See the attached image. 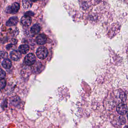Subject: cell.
<instances>
[{
	"label": "cell",
	"instance_id": "cell-5",
	"mask_svg": "<svg viewBox=\"0 0 128 128\" xmlns=\"http://www.w3.org/2000/svg\"><path fill=\"white\" fill-rule=\"evenodd\" d=\"M32 22V18L29 16H24L21 19L22 24L25 26L28 27L30 26Z\"/></svg>",
	"mask_w": 128,
	"mask_h": 128
},
{
	"label": "cell",
	"instance_id": "cell-16",
	"mask_svg": "<svg viewBox=\"0 0 128 128\" xmlns=\"http://www.w3.org/2000/svg\"><path fill=\"white\" fill-rule=\"evenodd\" d=\"M6 80H4V79L0 80V86L1 90L4 89L6 87Z\"/></svg>",
	"mask_w": 128,
	"mask_h": 128
},
{
	"label": "cell",
	"instance_id": "cell-6",
	"mask_svg": "<svg viewBox=\"0 0 128 128\" xmlns=\"http://www.w3.org/2000/svg\"><path fill=\"white\" fill-rule=\"evenodd\" d=\"M22 54L19 51L14 50L11 52L10 54V57L12 60L17 61L21 58Z\"/></svg>",
	"mask_w": 128,
	"mask_h": 128
},
{
	"label": "cell",
	"instance_id": "cell-14",
	"mask_svg": "<svg viewBox=\"0 0 128 128\" xmlns=\"http://www.w3.org/2000/svg\"><path fill=\"white\" fill-rule=\"evenodd\" d=\"M29 30V29H27L26 30L25 32V35L28 37H32L33 36H34L35 35L32 32L30 29V30Z\"/></svg>",
	"mask_w": 128,
	"mask_h": 128
},
{
	"label": "cell",
	"instance_id": "cell-7",
	"mask_svg": "<svg viewBox=\"0 0 128 128\" xmlns=\"http://www.w3.org/2000/svg\"><path fill=\"white\" fill-rule=\"evenodd\" d=\"M36 42L37 44L41 45L44 44L47 42L46 36L44 34H40L36 38Z\"/></svg>",
	"mask_w": 128,
	"mask_h": 128
},
{
	"label": "cell",
	"instance_id": "cell-1",
	"mask_svg": "<svg viewBox=\"0 0 128 128\" xmlns=\"http://www.w3.org/2000/svg\"><path fill=\"white\" fill-rule=\"evenodd\" d=\"M36 56L40 60H44L48 56V49L44 46H41L38 48L36 50Z\"/></svg>",
	"mask_w": 128,
	"mask_h": 128
},
{
	"label": "cell",
	"instance_id": "cell-20",
	"mask_svg": "<svg viewBox=\"0 0 128 128\" xmlns=\"http://www.w3.org/2000/svg\"><path fill=\"white\" fill-rule=\"evenodd\" d=\"M127 128H128V127H127Z\"/></svg>",
	"mask_w": 128,
	"mask_h": 128
},
{
	"label": "cell",
	"instance_id": "cell-17",
	"mask_svg": "<svg viewBox=\"0 0 128 128\" xmlns=\"http://www.w3.org/2000/svg\"><path fill=\"white\" fill-rule=\"evenodd\" d=\"M6 72L1 69H0V80L4 79V78H6Z\"/></svg>",
	"mask_w": 128,
	"mask_h": 128
},
{
	"label": "cell",
	"instance_id": "cell-13",
	"mask_svg": "<svg viewBox=\"0 0 128 128\" xmlns=\"http://www.w3.org/2000/svg\"><path fill=\"white\" fill-rule=\"evenodd\" d=\"M42 65L41 63L38 62L36 63L34 66H33L32 69L33 70L34 72H38V69H37V68H38L39 70H40V68L42 67Z\"/></svg>",
	"mask_w": 128,
	"mask_h": 128
},
{
	"label": "cell",
	"instance_id": "cell-12",
	"mask_svg": "<svg viewBox=\"0 0 128 128\" xmlns=\"http://www.w3.org/2000/svg\"><path fill=\"white\" fill-rule=\"evenodd\" d=\"M22 4L23 7L25 9H29L31 8L32 5V1L30 0H23Z\"/></svg>",
	"mask_w": 128,
	"mask_h": 128
},
{
	"label": "cell",
	"instance_id": "cell-2",
	"mask_svg": "<svg viewBox=\"0 0 128 128\" xmlns=\"http://www.w3.org/2000/svg\"><path fill=\"white\" fill-rule=\"evenodd\" d=\"M20 8L19 4L17 2L14 3L11 6L7 7L6 8V13L12 14H16L19 11Z\"/></svg>",
	"mask_w": 128,
	"mask_h": 128
},
{
	"label": "cell",
	"instance_id": "cell-11",
	"mask_svg": "<svg viewBox=\"0 0 128 128\" xmlns=\"http://www.w3.org/2000/svg\"><path fill=\"white\" fill-rule=\"evenodd\" d=\"M31 32L34 35L38 34L40 31V27L39 25L35 24L30 28Z\"/></svg>",
	"mask_w": 128,
	"mask_h": 128
},
{
	"label": "cell",
	"instance_id": "cell-8",
	"mask_svg": "<svg viewBox=\"0 0 128 128\" xmlns=\"http://www.w3.org/2000/svg\"><path fill=\"white\" fill-rule=\"evenodd\" d=\"M18 18L16 16L11 17L6 22V25L8 26H12L17 25L18 23Z\"/></svg>",
	"mask_w": 128,
	"mask_h": 128
},
{
	"label": "cell",
	"instance_id": "cell-4",
	"mask_svg": "<svg viewBox=\"0 0 128 128\" xmlns=\"http://www.w3.org/2000/svg\"><path fill=\"white\" fill-rule=\"evenodd\" d=\"M116 110L118 113L120 115H125L128 111L127 106L124 103H120L118 105Z\"/></svg>",
	"mask_w": 128,
	"mask_h": 128
},
{
	"label": "cell",
	"instance_id": "cell-9",
	"mask_svg": "<svg viewBox=\"0 0 128 128\" xmlns=\"http://www.w3.org/2000/svg\"><path fill=\"white\" fill-rule=\"evenodd\" d=\"M30 50V48L28 45L26 44H23L20 46L18 48V51L21 54H27Z\"/></svg>",
	"mask_w": 128,
	"mask_h": 128
},
{
	"label": "cell",
	"instance_id": "cell-10",
	"mask_svg": "<svg viewBox=\"0 0 128 128\" xmlns=\"http://www.w3.org/2000/svg\"><path fill=\"white\" fill-rule=\"evenodd\" d=\"M2 65L4 68L6 69H8L12 67V62L9 59H6L3 60Z\"/></svg>",
	"mask_w": 128,
	"mask_h": 128
},
{
	"label": "cell",
	"instance_id": "cell-18",
	"mask_svg": "<svg viewBox=\"0 0 128 128\" xmlns=\"http://www.w3.org/2000/svg\"><path fill=\"white\" fill-rule=\"evenodd\" d=\"M126 55L128 59V42H127V44L126 45Z\"/></svg>",
	"mask_w": 128,
	"mask_h": 128
},
{
	"label": "cell",
	"instance_id": "cell-15",
	"mask_svg": "<svg viewBox=\"0 0 128 128\" xmlns=\"http://www.w3.org/2000/svg\"><path fill=\"white\" fill-rule=\"evenodd\" d=\"M8 56V53L6 52L5 51H2L0 52V57L1 58H4V59H7V58Z\"/></svg>",
	"mask_w": 128,
	"mask_h": 128
},
{
	"label": "cell",
	"instance_id": "cell-19",
	"mask_svg": "<svg viewBox=\"0 0 128 128\" xmlns=\"http://www.w3.org/2000/svg\"><path fill=\"white\" fill-rule=\"evenodd\" d=\"M127 117H128V115H127Z\"/></svg>",
	"mask_w": 128,
	"mask_h": 128
},
{
	"label": "cell",
	"instance_id": "cell-3",
	"mask_svg": "<svg viewBox=\"0 0 128 128\" xmlns=\"http://www.w3.org/2000/svg\"><path fill=\"white\" fill-rule=\"evenodd\" d=\"M36 61V57L34 54L30 53L24 58V62L28 66H31L34 64Z\"/></svg>",
	"mask_w": 128,
	"mask_h": 128
}]
</instances>
